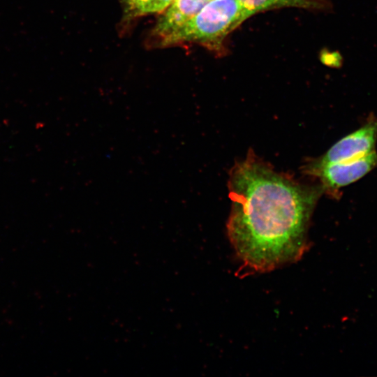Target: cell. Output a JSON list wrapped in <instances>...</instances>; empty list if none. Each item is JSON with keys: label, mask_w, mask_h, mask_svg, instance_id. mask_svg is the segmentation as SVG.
I'll list each match as a JSON object with an SVG mask.
<instances>
[{"label": "cell", "mask_w": 377, "mask_h": 377, "mask_svg": "<svg viewBox=\"0 0 377 377\" xmlns=\"http://www.w3.org/2000/svg\"><path fill=\"white\" fill-rule=\"evenodd\" d=\"M324 61L330 66L340 67L343 64V58L339 52H327L324 56Z\"/></svg>", "instance_id": "obj_8"}, {"label": "cell", "mask_w": 377, "mask_h": 377, "mask_svg": "<svg viewBox=\"0 0 377 377\" xmlns=\"http://www.w3.org/2000/svg\"><path fill=\"white\" fill-rule=\"evenodd\" d=\"M377 168V152L353 160L319 164L313 161L304 168V172L318 179L324 192L334 197L339 189L360 179L371 170Z\"/></svg>", "instance_id": "obj_3"}, {"label": "cell", "mask_w": 377, "mask_h": 377, "mask_svg": "<svg viewBox=\"0 0 377 377\" xmlns=\"http://www.w3.org/2000/svg\"><path fill=\"white\" fill-rule=\"evenodd\" d=\"M210 0H174L160 19L156 34L168 43L175 42L180 31Z\"/></svg>", "instance_id": "obj_5"}, {"label": "cell", "mask_w": 377, "mask_h": 377, "mask_svg": "<svg viewBox=\"0 0 377 377\" xmlns=\"http://www.w3.org/2000/svg\"><path fill=\"white\" fill-rule=\"evenodd\" d=\"M239 3L253 15L257 12L272 8L296 7L302 8H325L330 7L313 0H237Z\"/></svg>", "instance_id": "obj_6"}, {"label": "cell", "mask_w": 377, "mask_h": 377, "mask_svg": "<svg viewBox=\"0 0 377 377\" xmlns=\"http://www.w3.org/2000/svg\"><path fill=\"white\" fill-rule=\"evenodd\" d=\"M376 141L377 116L370 114L360 128L340 139L313 161L328 164L358 158L375 151Z\"/></svg>", "instance_id": "obj_4"}, {"label": "cell", "mask_w": 377, "mask_h": 377, "mask_svg": "<svg viewBox=\"0 0 377 377\" xmlns=\"http://www.w3.org/2000/svg\"><path fill=\"white\" fill-rule=\"evenodd\" d=\"M252 15L237 0H210L180 31L175 42H218Z\"/></svg>", "instance_id": "obj_2"}, {"label": "cell", "mask_w": 377, "mask_h": 377, "mask_svg": "<svg viewBox=\"0 0 377 377\" xmlns=\"http://www.w3.org/2000/svg\"><path fill=\"white\" fill-rule=\"evenodd\" d=\"M313 1H319V2L323 3L330 5L329 2L327 1V0H313Z\"/></svg>", "instance_id": "obj_10"}, {"label": "cell", "mask_w": 377, "mask_h": 377, "mask_svg": "<svg viewBox=\"0 0 377 377\" xmlns=\"http://www.w3.org/2000/svg\"><path fill=\"white\" fill-rule=\"evenodd\" d=\"M126 12L133 16L163 10L161 0H123Z\"/></svg>", "instance_id": "obj_7"}, {"label": "cell", "mask_w": 377, "mask_h": 377, "mask_svg": "<svg viewBox=\"0 0 377 377\" xmlns=\"http://www.w3.org/2000/svg\"><path fill=\"white\" fill-rule=\"evenodd\" d=\"M228 190V233L245 265L269 271L301 257L320 184L304 185L251 153L231 169Z\"/></svg>", "instance_id": "obj_1"}, {"label": "cell", "mask_w": 377, "mask_h": 377, "mask_svg": "<svg viewBox=\"0 0 377 377\" xmlns=\"http://www.w3.org/2000/svg\"><path fill=\"white\" fill-rule=\"evenodd\" d=\"M161 1L162 7L164 9L170 3H172L174 0H161Z\"/></svg>", "instance_id": "obj_9"}]
</instances>
